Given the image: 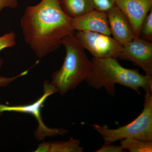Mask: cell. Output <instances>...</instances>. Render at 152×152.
I'll return each mask as SVG.
<instances>
[{"instance_id": "1", "label": "cell", "mask_w": 152, "mask_h": 152, "mask_svg": "<svg viewBox=\"0 0 152 152\" xmlns=\"http://www.w3.org/2000/svg\"><path fill=\"white\" fill-rule=\"evenodd\" d=\"M72 22L58 0H42L27 7L20 24L25 42L42 58L58 50L63 38L75 32Z\"/></svg>"}, {"instance_id": "2", "label": "cell", "mask_w": 152, "mask_h": 152, "mask_svg": "<svg viewBox=\"0 0 152 152\" xmlns=\"http://www.w3.org/2000/svg\"><path fill=\"white\" fill-rule=\"evenodd\" d=\"M85 80L95 89L104 88L113 97L115 96V84L128 87L139 94H141L140 88L146 93H152V77L141 75L138 69L124 67L118 59L114 58L94 57L91 60L89 73Z\"/></svg>"}, {"instance_id": "3", "label": "cell", "mask_w": 152, "mask_h": 152, "mask_svg": "<svg viewBox=\"0 0 152 152\" xmlns=\"http://www.w3.org/2000/svg\"><path fill=\"white\" fill-rule=\"evenodd\" d=\"M75 33L62 40L61 45L66 50V57L61 69L52 75L50 83L56 93L58 92L61 96L76 88L85 80L91 69V61Z\"/></svg>"}, {"instance_id": "4", "label": "cell", "mask_w": 152, "mask_h": 152, "mask_svg": "<svg viewBox=\"0 0 152 152\" xmlns=\"http://www.w3.org/2000/svg\"><path fill=\"white\" fill-rule=\"evenodd\" d=\"M143 107L138 116L125 126L111 129L95 124L93 129L102 137L105 144L127 138L152 141V93H146Z\"/></svg>"}, {"instance_id": "5", "label": "cell", "mask_w": 152, "mask_h": 152, "mask_svg": "<svg viewBox=\"0 0 152 152\" xmlns=\"http://www.w3.org/2000/svg\"><path fill=\"white\" fill-rule=\"evenodd\" d=\"M77 39L94 58H118L123 45L110 36L86 31L75 33Z\"/></svg>"}, {"instance_id": "6", "label": "cell", "mask_w": 152, "mask_h": 152, "mask_svg": "<svg viewBox=\"0 0 152 152\" xmlns=\"http://www.w3.org/2000/svg\"><path fill=\"white\" fill-rule=\"evenodd\" d=\"M44 93L36 102L25 105L9 106L0 104V113L4 112H16L32 115L37 121L38 127L35 132V137L38 141L44 140L47 136L53 137L63 135L68 133L67 130L64 129H50L45 125L41 115V109L43 104L49 96L56 92L49 82L44 83Z\"/></svg>"}, {"instance_id": "7", "label": "cell", "mask_w": 152, "mask_h": 152, "mask_svg": "<svg viewBox=\"0 0 152 152\" xmlns=\"http://www.w3.org/2000/svg\"><path fill=\"white\" fill-rule=\"evenodd\" d=\"M118 58L130 61L141 68L145 75L152 77V42L135 37L123 45Z\"/></svg>"}, {"instance_id": "8", "label": "cell", "mask_w": 152, "mask_h": 152, "mask_svg": "<svg viewBox=\"0 0 152 152\" xmlns=\"http://www.w3.org/2000/svg\"><path fill=\"white\" fill-rule=\"evenodd\" d=\"M116 5L129 20L136 37H140L143 23L152 9V0H116Z\"/></svg>"}, {"instance_id": "9", "label": "cell", "mask_w": 152, "mask_h": 152, "mask_svg": "<svg viewBox=\"0 0 152 152\" xmlns=\"http://www.w3.org/2000/svg\"><path fill=\"white\" fill-rule=\"evenodd\" d=\"M111 35L124 45L136 37L130 23L116 5L106 12Z\"/></svg>"}, {"instance_id": "10", "label": "cell", "mask_w": 152, "mask_h": 152, "mask_svg": "<svg viewBox=\"0 0 152 152\" xmlns=\"http://www.w3.org/2000/svg\"><path fill=\"white\" fill-rule=\"evenodd\" d=\"M75 31H86L111 36L106 12L93 10L77 18L72 19Z\"/></svg>"}, {"instance_id": "11", "label": "cell", "mask_w": 152, "mask_h": 152, "mask_svg": "<svg viewBox=\"0 0 152 152\" xmlns=\"http://www.w3.org/2000/svg\"><path fill=\"white\" fill-rule=\"evenodd\" d=\"M58 2L64 13L72 19L94 10L91 0H58Z\"/></svg>"}, {"instance_id": "12", "label": "cell", "mask_w": 152, "mask_h": 152, "mask_svg": "<svg viewBox=\"0 0 152 152\" xmlns=\"http://www.w3.org/2000/svg\"><path fill=\"white\" fill-rule=\"evenodd\" d=\"M83 150L79 140L71 138L65 141L42 143L39 145L35 152H82Z\"/></svg>"}, {"instance_id": "13", "label": "cell", "mask_w": 152, "mask_h": 152, "mask_svg": "<svg viewBox=\"0 0 152 152\" xmlns=\"http://www.w3.org/2000/svg\"><path fill=\"white\" fill-rule=\"evenodd\" d=\"M120 145L124 150L130 152H152V141L127 138L121 140Z\"/></svg>"}, {"instance_id": "14", "label": "cell", "mask_w": 152, "mask_h": 152, "mask_svg": "<svg viewBox=\"0 0 152 152\" xmlns=\"http://www.w3.org/2000/svg\"><path fill=\"white\" fill-rule=\"evenodd\" d=\"M140 38L144 40L152 42V9L142 25Z\"/></svg>"}, {"instance_id": "15", "label": "cell", "mask_w": 152, "mask_h": 152, "mask_svg": "<svg viewBox=\"0 0 152 152\" xmlns=\"http://www.w3.org/2000/svg\"><path fill=\"white\" fill-rule=\"evenodd\" d=\"M16 44V36L12 31L0 37V52L6 48H12ZM3 59L0 57V69L1 68Z\"/></svg>"}, {"instance_id": "16", "label": "cell", "mask_w": 152, "mask_h": 152, "mask_svg": "<svg viewBox=\"0 0 152 152\" xmlns=\"http://www.w3.org/2000/svg\"><path fill=\"white\" fill-rule=\"evenodd\" d=\"M94 10L107 12L116 5V0H91Z\"/></svg>"}, {"instance_id": "17", "label": "cell", "mask_w": 152, "mask_h": 152, "mask_svg": "<svg viewBox=\"0 0 152 152\" xmlns=\"http://www.w3.org/2000/svg\"><path fill=\"white\" fill-rule=\"evenodd\" d=\"M33 67V66H32ZM32 67L30 68L27 70L24 71L23 72L21 73L18 75L15 76V77H3L1 76L0 77V87H5L8 86L9 84L10 83L12 82H13L17 79L18 78L20 77H22L28 74L29 70L32 68Z\"/></svg>"}, {"instance_id": "18", "label": "cell", "mask_w": 152, "mask_h": 152, "mask_svg": "<svg viewBox=\"0 0 152 152\" xmlns=\"http://www.w3.org/2000/svg\"><path fill=\"white\" fill-rule=\"evenodd\" d=\"M124 150L122 147L119 145H115L111 144H104L99 149L96 151V152H123Z\"/></svg>"}, {"instance_id": "19", "label": "cell", "mask_w": 152, "mask_h": 152, "mask_svg": "<svg viewBox=\"0 0 152 152\" xmlns=\"http://www.w3.org/2000/svg\"><path fill=\"white\" fill-rule=\"evenodd\" d=\"M18 5V0H0V14L6 8L15 9Z\"/></svg>"}]
</instances>
